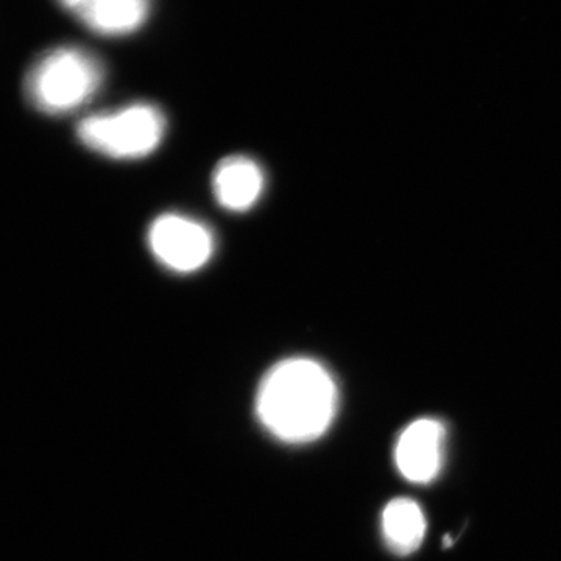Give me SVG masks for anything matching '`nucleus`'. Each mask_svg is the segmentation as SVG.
<instances>
[{
	"instance_id": "39448f33",
	"label": "nucleus",
	"mask_w": 561,
	"mask_h": 561,
	"mask_svg": "<svg viewBox=\"0 0 561 561\" xmlns=\"http://www.w3.org/2000/svg\"><path fill=\"white\" fill-rule=\"evenodd\" d=\"M446 431L440 421L421 419L405 427L394 460L408 481L427 483L437 478L445 459Z\"/></svg>"
},
{
	"instance_id": "f03ea898",
	"label": "nucleus",
	"mask_w": 561,
	"mask_h": 561,
	"mask_svg": "<svg viewBox=\"0 0 561 561\" xmlns=\"http://www.w3.org/2000/svg\"><path fill=\"white\" fill-rule=\"evenodd\" d=\"M105 80L102 61L83 47L65 44L39 55L27 70L24 92L33 108L62 116L87 105Z\"/></svg>"
},
{
	"instance_id": "20e7f679",
	"label": "nucleus",
	"mask_w": 561,
	"mask_h": 561,
	"mask_svg": "<svg viewBox=\"0 0 561 561\" xmlns=\"http://www.w3.org/2000/svg\"><path fill=\"white\" fill-rule=\"evenodd\" d=\"M147 241L154 260L181 275L201 271L216 250L213 231L201 220L179 213L161 214L151 221Z\"/></svg>"
},
{
	"instance_id": "423d86ee",
	"label": "nucleus",
	"mask_w": 561,
	"mask_h": 561,
	"mask_svg": "<svg viewBox=\"0 0 561 561\" xmlns=\"http://www.w3.org/2000/svg\"><path fill=\"white\" fill-rule=\"evenodd\" d=\"M265 187L264 171L256 161L242 154L225 158L213 175L214 197L221 208L245 213L260 202Z\"/></svg>"
},
{
	"instance_id": "f257e3e1",
	"label": "nucleus",
	"mask_w": 561,
	"mask_h": 561,
	"mask_svg": "<svg viewBox=\"0 0 561 561\" xmlns=\"http://www.w3.org/2000/svg\"><path fill=\"white\" fill-rule=\"evenodd\" d=\"M337 404L335 379L311 357L280 360L264 376L256 394L262 426L286 443L320 438L330 430Z\"/></svg>"
},
{
	"instance_id": "7ed1b4c3",
	"label": "nucleus",
	"mask_w": 561,
	"mask_h": 561,
	"mask_svg": "<svg viewBox=\"0 0 561 561\" xmlns=\"http://www.w3.org/2000/svg\"><path fill=\"white\" fill-rule=\"evenodd\" d=\"M165 128L162 111L139 102L84 117L77 125V136L84 147L102 157L133 161L153 153L164 139Z\"/></svg>"
},
{
	"instance_id": "6e6552de",
	"label": "nucleus",
	"mask_w": 561,
	"mask_h": 561,
	"mask_svg": "<svg viewBox=\"0 0 561 561\" xmlns=\"http://www.w3.org/2000/svg\"><path fill=\"white\" fill-rule=\"evenodd\" d=\"M382 534L387 545L398 556H411L426 535V518L419 504L408 497L389 502L382 513Z\"/></svg>"
},
{
	"instance_id": "0eeeda50",
	"label": "nucleus",
	"mask_w": 561,
	"mask_h": 561,
	"mask_svg": "<svg viewBox=\"0 0 561 561\" xmlns=\"http://www.w3.org/2000/svg\"><path fill=\"white\" fill-rule=\"evenodd\" d=\"M149 10V0H88L76 16L98 35L125 36L138 31Z\"/></svg>"
},
{
	"instance_id": "1a4fd4ad",
	"label": "nucleus",
	"mask_w": 561,
	"mask_h": 561,
	"mask_svg": "<svg viewBox=\"0 0 561 561\" xmlns=\"http://www.w3.org/2000/svg\"><path fill=\"white\" fill-rule=\"evenodd\" d=\"M58 3L62 7V9L70 11V13L76 14L77 11L88 2V0H57Z\"/></svg>"
}]
</instances>
